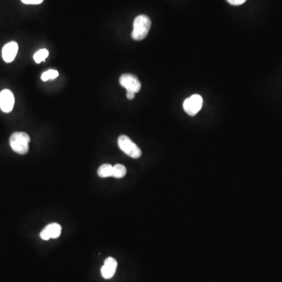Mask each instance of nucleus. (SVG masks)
<instances>
[{"mask_svg":"<svg viewBox=\"0 0 282 282\" xmlns=\"http://www.w3.org/2000/svg\"><path fill=\"white\" fill-rule=\"evenodd\" d=\"M152 27V22L148 16L146 15H140L136 16L134 22V29H132V38L134 40H143L148 34Z\"/></svg>","mask_w":282,"mask_h":282,"instance_id":"obj_1","label":"nucleus"},{"mask_svg":"<svg viewBox=\"0 0 282 282\" xmlns=\"http://www.w3.org/2000/svg\"><path fill=\"white\" fill-rule=\"evenodd\" d=\"M31 139L28 134L24 132H14L10 138V145L14 152L19 154H26L29 150Z\"/></svg>","mask_w":282,"mask_h":282,"instance_id":"obj_2","label":"nucleus"},{"mask_svg":"<svg viewBox=\"0 0 282 282\" xmlns=\"http://www.w3.org/2000/svg\"><path fill=\"white\" fill-rule=\"evenodd\" d=\"M118 144L120 148L125 154L132 158H139L142 154V152H141L139 146L134 143L130 138L126 136V135H122L118 138Z\"/></svg>","mask_w":282,"mask_h":282,"instance_id":"obj_3","label":"nucleus"},{"mask_svg":"<svg viewBox=\"0 0 282 282\" xmlns=\"http://www.w3.org/2000/svg\"><path fill=\"white\" fill-rule=\"evenodd\" d=\"M202 104L203 99L202 96L198 94H194L185 100L184 102V109L188 116H194L201 110Z\"/></svg>","mask_w":282,"mask_h":282,"instance_id":"obj_4","label":"nucleus"},{"mask_svg":"<svg viewBox=\"0 0 282 282\" xmlns=\"http://www.w3.org/2000/svg\"><path fill=\"white\" fill-rule=\"evenodd\" d=\"M120 84L126 91L134 94L139 92L141 89L140 82L136 76L132 74H123L120 77Z\"/></svg>","mask_w":282,"mask_h":282,"instance_id":"obj_5","label":"nucleus"},{"mask_svg":"<svg viewBox=\"0 0 282 282\" xmlns=\"http://www.w3.org/2000/svg\"><path fill=\"white\" fill-rule=\"evenodd\" d=\"M14 96L9 90H4L0 92V109L5 113H10L14 106Z\"/></svg>","mask_w":282,"mask_h":282,"instance_id":"obj_6","label":"nucleus"},{"mask_svg":"<svg viewBox=\"0 0 282 282\" xmlns=\"http://www.w3.org/2000/svg\"><path fill=\"white\" fill-rule=\"evenodd\" d=\"M62 226L58 224H50L47 225L40 233V238L42 240H50V238H58L62 234Z\"/></svg>","mask_w":282,"mask_h":282,"instance_id":"obj_7","label":"nucleus"},{"mask_svg":"<svg viewBox=\"0 0 282 282\" xmlns=\"http://www.w3.org/2000/svg\"><path fill=\"white\" fill-rule=\"evenodd\" d=\"M18 52V44L16 42H8L2 48V59L6 63H10L14 60Z\"/></svg>","mask_w":282,"mask_h":282,"instance_id":"obj_8","label":"nucleus"},{"mask_svg":"<svg viewBox=\"0 0 282 282\" xmlns=\"http://www.w3.org/2000/svg\"><path fill=\"white\" fill-rule=\"evenodd\" d=\"M117 261L112 257H108L104 261V264L102 268V277L104 279H110L116 274L117 269Z\"/></svg>","mask_w":282,"mask_h":282,"instance_id":"obj_9","label":"nucleus"},{"mask_svg":"<svg viewBox=\"0 0 282 282\" xmlns=\"http://www.w3.org/2000/svg\"><path fill=\"white\" fill-rule=\"evenodd\" d=\"M98 175L100 178H110L113 176V166L110 164H104L98 168Z\"/></svg>","mask_w":282,"mask_h":282,"instance_id":"obj_10","label":"nucleus"},{"mask_svg":"<svg viewBox=\"0 0 282 282\" xmlns=\"http://www.w3.org/2000/svg\"><path fill=\"white\" fill-rule=\"evenodd\" d=\"M126 174V168L125 166L122 164H117L113 166V178L120 179V178H124Z\"/></svg>","mask_w":282,"mask_h":282,"instance_id":"obj_11","label":"nucleus"},{"mask_svg":"<svg viewBox=\"0 0 282 282\" xmlns=\"http://www.w3.org/2000/svg\"><path fill=\"white\" fill-rule=\"evenodd\" d=\"M48 56H49V51L46 49H41L34 54L33 58L36 63L40 64L41 62H45Z\"/></svg>","mask_w":282,"mask_h":282,"instance_id":"obj_12","label":"nucleus"},{"mask_svg":"<svg viewBox=\"0 0 282 282\" xmlns=\"http://www.w3.org/2000/svg\"><path fill=\"white\" fill-rule=\"evenodd\" d=\"M58 76H59V73H58V70L50 69V70L42 73V76H41V80L44 82L55 80V78H58Z\"/></svg>","mask_w":282,"mask_h":282,"instance_id":"obj_13","label":"nucleus"},{"mask_svg":"<svg viewBox=\"0 0 282 282\" xmlns=\"http://www.w3.org/2000/svg\"><path fill=\"white\" fill-rule=\"evenodd\" d=\"M22 2L27 5H38L42 4L44 0H22Z\"/></svg>","mask_w":282,"mask_h":282,"instance_id":"obj_14","label":"nucleus"},{"mask_svg":"<svg viewBox=\"0 0 282 282\" xmlns=\"http://www.w3.org/2000/svg\"><path fill=\"white\" fill-rule=\"evenodd\" d=\"M229 4L234 6H239L246 2V0H226Z\"/></svg>","mask_w":282,"mask_h":282,"instance_id":"obj_15","label":"nucleus"},{"mask_svg":"<svg viewBox=\"0 0 282 282\" xmlns=\"http://www.w3.org/2000/svg\"><path fill=\"white\" fill-rule=\"evenodd\" d=\"M135 94H136L127 91L126 98H128V100H132L134 98H135Z\"/></svg>","mask_w":282,"mask_h":282,"instance_id":"obj_16","label":"nucleus"}]
</instances>
